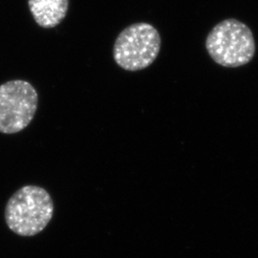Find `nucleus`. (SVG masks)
<instances>
[{
    "label": "nucleus",
    "mask_w": 258,
    "mask_h": 258,
    "mask_svg": "<svg viewBox=\"0 0 258 258\" xmlns=\"http://www.w3.org/2000/svg\"><path fill=\"white\" fill-rule=\"evenodd\" d=\"M54 214V203L46 190L25 185L13 194L6 205L5 220L20 236H34L43 231Z\"/></svg>",
    "instance_id": "1"
},
{
    "label": "nucleus",
    "mask_w": 258,
    "mask_h": 258,
    "mask_svg": "<svg viewBox=\"0 0 258 258\" xmlns=\"http://www.w3.org/2000/svg\"><path fill=\"white\" fill-rule=\"evenodd\" d=\"M206 48L217 64L237 68L248 64L253 58L255 41L249 26L237 19H228L209 33Z\"/></svg>",
    "instance_id": "2"
},
{
    "label": "nucleus",
    "mask_w": 258,
    "mask_h": 258,
    "mask_svg": "<svg viewBox=\"0 0 258 258\" xmlns=\"http://www.w3.org/2000/svg\"><path fill=\"white\" fill-rule=\"evenodd\" d=\"M161 37L154 26L146 22L132 24L117 37L113 56L126 71H139L152 64L160 53Z\"/></svg>",
    "instance_id": "3"
},
{
    "label": "nucleus",
    "mask_w": 258,
    "mask_h": 258,
    "mask_svg": "<svg viewBox=\"0 0 258 258\" xmlns=\"http://www.w3.org/2000/svg\"><path fill=\"white\" fill-rule=\"evenodd\" d=\"M38 95L26 81L0 85V132L15 134L26 128L37 112Z\"/></svg>",
    "instance_id": "4"
},
{
    "label": "nucleus",
    "mask_w": 258,
    "mask_h": 258,
    "mask_svg": "<svg viewBox=\"0 0 258 258\" xmlns=\"http://www.w3.org/2000/svg\"><path fill=\"white\" fill-rule=\"evenodd\" d=\"M28 5L37 25L49 29L57 26L65 19L69 0H28Z\"/></svg>",
    "instance_id": "5"
}]
</instances>
